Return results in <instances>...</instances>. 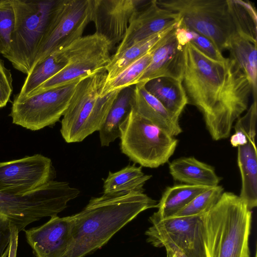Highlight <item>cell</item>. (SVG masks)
Wrapping results in <instances>:
<instances>
[{"label":"cell","instance_id":"obj_19","mask_svg":"<svg viewBox=\"0 0 257 257\" xmlns=\"http://www.w3.org/2000/svg\"><path fill=\"white\" fill-rule=\"evenodd\" d=\"M132 107L140 116L173 137L178 136L182 132L179 120L174 118L146 89L145 82H139L135 85Z\"/></svg>","mask_w":257,"mask_h":257},{"label":"cell","instance_id":"obj_34","mask_svg":"<svg viewBox=\"0 0 257 257\" xmlns=\"http://www.w3.org/2000/svg\"><path fill=\"white\" fill-rule=\"evenodd\" d=\"M147 241L156 247H164L166 252L173 254L175 257H187L183 251L172 241L164 236L153 232H145Z\"/></svg>","mask_w":257,"mask_h":257},{"label":"cell","instance_id":"obj_20","mask_svg":"<svg viewBox=\"0 0 257 257\" xmlns=\"http://www.w3.org/2000/svg\"><path fill=\"white\" fill-rule=\"evenodd\" d=\"M169 169L174 180L185 184L212 187L221 180L212 166L193 157L175 159L169 163Z\"/></svg>","mask_w":257,"mask_h":257},{"label":"cell","instance_id":"obj_17","mask_svg":"<svg viewBox=\"0 0 257 257\" xmlns=\"http://www.w3.org/2000/svg\"><path fill=\"white\" fill-rule=\"evenodd\" d=\"M175 29L155 46L151 61L137 83L163 77L182 81L184 65V46L178 43L175 34Z\"/></svg>","mask_w":257,"mask_h":257},{"label":"cell","instance_id":"obj_3","mask_svg":"<svg viewBox=\"0 0 257 257\" xmlns=\"http://www.w3.org/2000/svg\"><path fill=\"white\" fill-rule=\"evenodd\" d=\"M79 193L68 182L52 180L23 196L0 192V257L8 255L13 227L20 232L34 222L57 215Z\"/></svg>","mask_w":257,"mask_h":257},{"label":"cell","instance_id":"obj_33","mask_svg":"<svg viewBox=\"0 0 257 257\" xmlns=\"http://www.w3.org/2000/svg\"><path fill=\"white\" fill-rule=\"evenodd\" d=\"M13 78L11 72L0 58V108L5 107L12 93Z\"/></svg>","mask_w":257,"mask_h":257},{"label":"cell","instance_id":"obj_12","mask_svg":"<svg viewBox=\"0 0 257 257\" xmlns=\"http://www.w3.org/2000/svg\"><path fill=\"white\" fill-rule=\"evenodd\" d=\"M52 173L51 160L41 154L0 162V192L24 195L51 180Z\"/></svg>","mask_w":257,"mask_h":257},{"label":"cell","instance_id":"obj_18","mask_svg":"<svg viewBox=\"0 0 257 257\" xmlns=\"http://www.w3.org/2000/svg\"><path fill=\"white\" fill-rule=\"evenodd\" d=\"M257 110L252 111L246 127L247 141L237 147L241 179L240 198L250 210L257 206V150L255 143Z\"/></svg>","mask_w":257,"mask_h":257},{"label":"cell","instance_id":"obj_7","mask_svg":"<svg viewBox=\"0 0 257 257\" xmlns=\"http://www.w3.org/2000/svg\"><path fill=\"white\" fill-rule=\"evenodd\" d=\"M112 49L109 42L96 32L82 36L65 48L54 52L60 60L65 63V66L26 98L105 71L110 60Z\"/></svg>","mask_w":257,"mask_h":257},{"label":"cell","instance_id":"obj_37","mask_svg":"<svg viewBox=\"0 0 257 257\" xmlns=\"http://www.w3.org/2000/svg\"><path fill=\"white\" fill-rule=\"evenodd\" d=\"M254 257H257V252H256V251H255V253Z\"/></svg>","mask_w":257,"mask_h":257},{"label":"cell","instance_id":"obj_11","mask_svg":"<svg viewBox=\"0 0 257 257\" xmlns=\"http://www.w3.org/2000/svg\"><path fill=\"white\" fill-rule=\"evenodd\" d=\"M80 80L20 101L14 100L10 114L12 122L34 131L54 124L65 113Z\"/></svg>","mask_w":257,"mask_h":257},{"label":"cell","instance_id":"obj_31","mask_svg":"<svg viewBox=\"0 0 257 257\" xmlns=\"http://www.w3.org/2000/svg\"><path fill=\"white\" fill-rule=\"evenodd\" d=\"M15 22L12 0L0 1V54H5L10 48Z\"/></svg>","mask_w":257,"mask_h":257},{"label":"cell","instance_id":"obj_16","mask_svg":"<svg viewBox=\"0 0 257 257\" xmlns=\"http://www.w3.org/2000/svg\"><path fill=\"white\" fill-rule=\"evenodd\" d=\"M71 216H52L44 224L25 229L36 257H64L72 240Z\"/></svg>","mask_w":257,"mask_h":257},{"label":"cell","instance_id":"obj_13","mask_svg":"<svg viewBox=\"0 0 257 257\" xmlns=\"http://www.w3.org/2000/svg\"><path fill=\"white\" fill-rule=\"evenodd\" d=\"M151 219L147 232L161 234L172 241L187 257H206L204 215Z\"/></svg>","mask_w":257,"mask_h":257},{"label":"cell","instance_id":"obj_35","mask_svg":"<svg viewBox=\"0 0 257 257\" xmlns=\"http://www.w3.org/2000/svg\"><path fill=\"white\" fill-rule=\"evenodd\" d=\"M241 257H249V249L248 246L244 249Z\"/></svg>","mask_w":257,"mask_h":257},{"label":"cell","instance_id":"obj_30","mask_svg":"<svg viewBox=\"0 0 257 257\" xmlns=\"http://www.w3.org/2000/svg\"><path fill=\"white\" fill-rule=\"evenodd\" d=\"M222 186L212 187L196 196L173 216H189L207 213L217 203L223 192Z\"/></svg>","mask_w":257,"mask_h":257},{"label":"cell","instance_id":"obj_22","mask_svg":"<svg viewBox=\"0 0 257 257\" xmlns=\"http://www.w3.org/2000/svg\"><path fill=\"white\" fill-rule=\"evenodd\" d=\"M180 25H173L111 56L105 69L106 75L105 82L114 78L127 67L150 51L176 28L180 27Z\"/></svg>","mask_w":257,"mask_h":257},{"label":"cell","instance_id":"obj_21","mask_svg":"<svg viewBox=\"0 0 257 257\" xmlns=\"http://www.w3.org/2000/svg\"><path fill=\"white\" fill-rule=\"evenodd\" d=\"M145 87L174 118L179 120L188 104L181 81L170 77H159L145 82Z\"/></svg>","mask_w":257,"mask_h":257},{"label":"cell","instance_id":"obj_28","mask_svg":"<svg viewBox=\"0 0 257 257\" xmlns=\"http://www.w3.org/2000/svg\"><path fill=\"white\" fill-rule=\"evenodd\" d=\"M65 63L58 58L55 53L32 69L27 75L20 92L14 100L20 101L26 98L33 91L60 71Z\"/></svg>","mask_w":257,"mask_h":257},{"label":"cell","instance_id":"obj_24","mask_svg":"<svg viewBox=\"0 0 257 257\" xmlns=\"http://www.w3.org/2000/svg\"><path fill=\"white\" fill-rule=\"evenodd\" d=\"M209 188L185 184L167 187L157 204L158 211L149 219H162L174 216L196 196Z\"/></svg>","mask_w":257,"mask_h":257},{"label":"cell","instance_id":"obj_14","mask_svg":"<svg viewBox=\"0 0 257 257\" xmlns=\"http://www.w3.org/2000/svg\"><path fill=\"white\" fill-rule=\"evenodd\" d=\"M146 0H93L92 22L96 33L104 37L112 48L124 38L132 16Z\"/></svg>","mask_w":257,"mask_h":257},{"label":"cell","instance_id":"obj_9","mask_svg":"<svg viewBox=\"0 0 257 257\" xmlns=\"http://www.w3.org/2000/svg\"><path fill=\"white\" fill-rule=\"evenodd\" d=\"M161 7L178 13L181 26L210 40L222 53L235 33L228 0H156Z\"/></svg>","mask_w":257,"mask_h":257},{"label":"cell","instance_id":"obj_5","mask_svg":"<svg viewBox=\"0 0 257 257\" xmlns=\"http://www.w3.org/2000/svg\"><path fill=\"white\" fill-rule=\"evenodd\" d=\"M106 71L82 78L63 115L60 133L67 143H79L99 131L121 90L100 96Z\"/></svg>","mask_w":257,"mask_h":257},{"label":"cell","instance_id":"obj_23","mask_svg":"<svg viewBox=\"0 0 257 257\" xmlns=\"http://www.w3.org/2000/svg\"><path fill=\"white\" fill-rule=\"evenodd\" d=\"M151 177L143 173L142 166L128 165L117 172H109L104 180L103 195L118 196L133 192L144 193V186Z\"/></svg>","mask_w":257,"mask_h":257},{"label":"cell","instance_id":"obj_4","mask_svg":"<svg viewBox=\"0 0 257 257\" xmlns=\"http://www.w3.org/2000/svg\"><path fill=\"white\" fill-rule=\"evenodd\" d=\"M251 212L239 196L224 192L204 215L206 257H241L248 246Z\"/></svg>","mask_w":257,"mask_h":257},{"label":"cell","instance_id":"obj_29","mask_svg":"<svg viewBox=\"0 0 257 257\" xmlns=\"http://www.w3.org/2000/svg\"><path fill=\"white\" fill-rule=\"evenodd\" d=\"M155 47L127 67L114 78L104 82L100 96H103L115 90H122L136 84L151 61Z\"/></svg>","mask_w":257,"mask_h":257},{"label":"cell","instance_id":"obj_15","mask_svg":"<svg viewBox=\"0 0 257 257\" xmlns=\"http://www.w3.org/2000/svg\"><path fill=\"white\" fill-rule=\"evenodd\" d=\"M181 21L179 14L160 7L156 0L148 1L132 16L126 33L115 53L173 25L181 24Z\"/></svg>","mask_w":257,"mask_h":257},{"label":"cell","instance_id":"obj_25","mask_svg":"<svg viewBox=\"0 0 257 257\" xmlns=\"http://www.w3.org/2000/svg\"><path fill=\"white\" fill-rule=\"evenodd\" d=\"M133 88L120 90L113 102L105 120L99 131L102 147H108L120 137L119 127L128 116L132 108Z\"/></svg>","mask_w":257,"mask_h":257},{"label":"cell","instance_id":"obj_10","mask_svg":"<svg viewBox=\"0 0 257 257\" xmlns=\"http://www.w3.org/2000/svg\"><path fill=\"white\" fill-rule=\"evenodd\" d=\"M93 5V0H56L32 69L82 36Z\"/></svg>","mask_w":257,"mask_h":257},{"label":"cell","instance_id":"obj_36","mask_svg":"<svg viewBox=\"0 0 257 257\" xmlns=\"http://www.w3.org/2000/svg\"><path fill=\"white\" fill-rule=\"evenodd\" d=\"M167 252V257H175V255L171 252Z\"/></svg>","mask_w":257,"mask_h":257},{"label":"cell","instance_id":"obj_32","mask_svg":"<svg viewBox=\"0 0 257 257\" xmlns=\"http://www.w3.org/2000/svg\"><path fill=\"white\" fill-rule=\"evenodd\" d=\"M192 38L190 43L193 44L199 50L210 58L219 61L225 60L214 44L205 37L190 30Z\"/></svg>","mask_w":257,"mask_h":257},{"label":"cell","instance_id":"obj_1","mask_svg":"<svg viewBox=\"0 0 257 257\" xmlns=\"http://www.w3.org/2000/svg\"><path fill=\"white\" fill-rule=\"evenodd\" d=\"M182 82L188 104L202 113L212 139L227 138L233 122L248 108L251 83L231 58L212 59L189 42L184 46Z\"/></svg>","mask_w":257,"mask_h":257},{"label":"cell","instance_id":"obj_26","mask_svg":"<svg viewBox=\"0 0 257 257\" xmlns=\"http://www.w3.org/2000/svg\"><path fill=\"white\" fill-rule=\"evenodd\" d=\"M228 50L233 59L249 80L253 100L257 96L256 42L234 34Z\"/></svg>","mask_w":257,"mask_h":257},{"label":"cell","instance_id":"obj_2","mask_svg":"<svg viewBox=\"0 0 257 257\" xmlns=\"http://www.w3.org/2000/svg\"><path fill=\"white\" fill-rule=\"evenodd\" d=\"M157 201L144 193L92 197L71 215L72 240L64 257H84L107 243L144 211L157 208Z\"/></svg>","mask_w":257,"mask_h":257},{"label":"cell","instance_id":"obj_6","mask_svg":"<svg viewBox=\"0 0 257 257\" xmlns=\"http://www.w3.org/2000/svg\"><path fill=\"white\" fill-rule=\"evenodd\" d=\"M56 0H12L15 22L11 46L3 56L28 75L31 70Z\"/></svg>","mask_w":257,"mask_h":257},{"label":"cell","instance_id":"obj_8","mask_svg":"<svg viewBox=\"0 0 257 257\" xmlns=\"http://www.w3.org/2000/svg\"><path fill=\"white\" fill-rule=\"evenodd\" d=\"M119 130L122 153L142 167L156 168L168 162L178 142L132 107Z\"/></svg>","mask_w":257,"mask_h":257},{"label":"cell","instance_id":"obj_27","mask_svg":"<svg viewBox=\"0 0 257 257\" xmlns=\"http://www.w3.org/2000/svg\"><path fill=\"white\" fill-rule=\"evenodd\" d=\"M228 3L234 34L256 42L257 15L253 5L241 0H228Z\"/></svg>","mask_w":257,"mask_h":257}]
</instances>
